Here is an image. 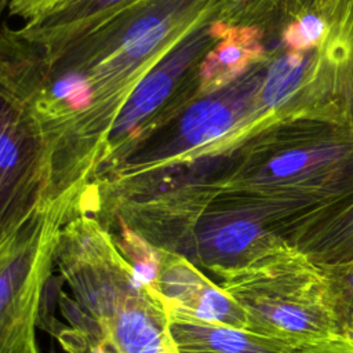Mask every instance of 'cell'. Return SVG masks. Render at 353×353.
I'll return each instance as SVG.
<instances>
[{"mask_svg":"<svg viewBox=\"0 0 353 353\" xmlns=\"http://www.w3.org/2000/svg\"><path fill=\"white\" fill-rule=\"evenodd\" d=\"M84 192L47 200L0 241V353H40L36 330L43 292L61 229L83 208Z\"/></svg>","mask_w":353,"mask_h":353,"instance_id":"5b68a950","label":"cell"},{"mask_svg":"<svg viewBox=\"0 0 353 353\" xmlns=\"http://www.w3.org/2000/svg\"><path fill=\"white\" fill-rule=\"evenodd\" d=\"M294 219L277 203L218 194L194 218L179 255L222 277L284 244Z\"/></svg>","mask_w":353,"mask_h":353,"instance_id":"52a82bcc","label":"cell"},{"mask_svg":"<svg viewBox=\"0 0 353 353\" xmlns=\"http://www.w3.org/2000/svg\"><path fill=\"white\" fill-rule=\"evenodd\" d=\"M325 30L327 26L319 15L305 14L284 30L283 39L291 51L303 52L314 47Z\"/></svg>","mask_w":353,"mask_h":353,"instance_id":"9a60e30c","label":"cell"},{"mask_svg":"<svg viewBox=\"0 0 353 353\" xmlns=\"http://www.w3.org/2000/svg\"><path fill=\"white\" fill-rule=\"evenodd\" d=\"M216 14L190 30L131 91L105 139L92 181L113 171L138 142L201 95V63L219 39Z\"/></svg>","mask_w":353,"mask_h":353,"instance_id":"8992f818","label":"cell"},{"mask_svg":"<svg viewBox=\"0 0 353 353\" xmlns=\"http://www.w3.org/2000/svg\"><path fill=\"white\" fill-rule=\"evenodd\" d=\"M168 317L247 328V316L223 288L186 258L157 250L156 270L148 285Z\"/></svg>","mask_w":353,"mask_h":353,"instance_id":"ba28073f","label":"cell"},{"mask_svg":"<svg viewBox=\"0 0 353 353\" xmlns=\"http://www.w3.org/2000/svg\"><path fill=\"white\" fill-rule=\"evenodd\" d=\"M44 51L8 26L0 29V241L50 199L51 145L43 102Z\"/></svg>","mask_w":353,"mask_h":353,"instance_id":"3957f363","label":"cell"},{"mask_svg":"<svg viewBox=\"0 0 353 353\" xmlns=\"http://www.w3.org/2000/svg\"><path fill=\"white\" fill-rule=\"evenodd\" d=\"M321 268L328 281L339 335L353 341V259Z\"/></svg>","mask_w":353,"mask_h":353,"instance_id":"5bb4252c","label":"cell"},{"mask_svg":"<svg viewBox=\"0 0 353 353\" xmlns=\"http://www.w3.org/2000/svg\"><path fill=\"white\" fill-rule=\"evenodd\" d=\"M219 39L201 63V95L239 79L259 58L262 47L254 28L216 19Z\"/></svg>","mask_w":353,"mask_h":353,"instance_id":"7c38bea8","label":"cell"},{"mask_svg":"<svg viewBox=\"0 0 353 353\" xmlns=\"http://www.w3.org/2000/svg\"><path fill=\"white\" fill-rule=\"evenodd\" d=\"M219 279L251 331L303 346L341 336L321 265L287 241Z\"/></svg>","mask_w":353,"mask_h":353,"instance_id":"277c9868","label":"cell"},{"mask_svg":"<svg viewBox=\"0 0 353 353\" xmlns=\"http://www.w3.org/2000/svg\"><path fill=\"white\" fill-rule=\"evenodd\" d=\"M299 353H353V341L338 336L323 343L307 346Z\"/></svg>","mask_w":353,"mask_h":353,"instance_id":"e0dca14e","label":"cell"},{"mask_svg":"<svg viewBox=\"0 0 353 353\" xmlns=\"http://www.w3.org/2000/svg\"><path fill=\"white\" fill-rule=\"evenodd\" d=\"M63 1L65 0H11L8 8L10 14L29 21Z\"/></svg>","mask_w":353,"mask_h":353,"instance_id":"2e32d148","label":"cell"},{"mask_svg":"<svg viewBox=\"0 0 353 353\" xmlns=\"http://www.w3.org/2000/svg\"><path fill=\"white\" fill-rule=\"evenodd\" d=\"M135 0H65L29 19L19 30L37 44L47 62L105 18Z\"/></svg>","mask_w":353,"mask_h":353,"instance_id":"9c48e42d","label":"cell"},{"mask_svg":"<svg viewBox=\"0 0 353 353\" xmlns=\"http://www.w3.org/2000/svg\"><path fill=\"white\" fill-rule=\"evenodd\" d=\"M176 353H299L307 347L248 328L170 317Z\"/></svg>","mask_w":353,"mask_h":353,"instance_id":"30bf717a","label":"cell"},{"mask_svg":"<svg viewBox=\"0 0 353 353\" xmlns=\"http://www.w3.org/2000/svg\"><path fill=\"white\" fill-rule=\"evenodd\" d=\"M309 66V57L302 52L290 51L276 59L268 69L263 83L256 94V116L261 109H270L283 105L299 88L305 70Z\"/></svg>","mask_w":353,"mask_h":353,"instance_id":"4fadbf2b","label":"cell"},{"mask_svg":"<svg viewBox=\"0 0 353 353\" xmlns=\"http://www.w3.org/2000/svg\"><path fill=\"white\" fill-rule=\"evenodd\" d=\"M10 3H11V0H0V17L4 12V10L7 7H10Z\"/></svg>","mask_w":353,"mask_h":353,"instance_id":"ac0fdd59","label":"cell"},{"mask_svg":"<svg viewBox=\"0 0 353 353\" xmlns=\"http://www.w3.org/2000/svg\"><path fill=\"white\" fill-rule=\"evenodd\" d=\"M54 263L90 323L84 328L113 353H176L164 305L84 205L62 226Z\"/></svg>","mask_w":353,"mask_h":353,"instance_id":"7a4b0ae2","label":"cell"},{"mask_svg":"<svg viewBox=\"0 0 353 353\" xmlns=\"http://www.w3.org/2000/svg\"><path fill=\"white\" fill-rule=\"evenodd\" d=\"M221 0H135L48 63L44 123L51 143L50 199L83 192L125 99Z\"/></svg>","mask_w":353,"mask_h":353,"instance_id":"6da1fadb","label":"cell"},{"mask_svg":"<svg viewBox=\"0 0 353 353\" xmlns=\"http://www.w3.org/2000/svg\"><path fill=\"white\" fill-rule=\"evenodd\" d=\"M285 240L319 265L353 259V196L301 218Z\"/></svg>","mask_w":353,"mask_h":353,"instance_id":"8fae6325","label":"cell"}]
</instances>
